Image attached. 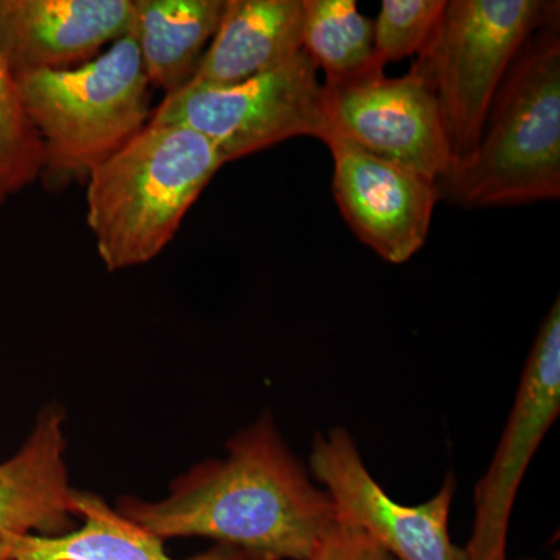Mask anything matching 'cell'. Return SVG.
<instances>
[{
    "label": "cell",
    "mask_w": 560,
    "mask_h": 560,
    "mask_svg": "<svg viewBox=\"0 0 560 560\" xmlns=\"http://www.w3.org/2000/svg\"><path fill=\"white\" fill-rule=\"evenodd\" d=\"M226 164L205 136L147 124L88 178L86 221L106 270L149 264Z\"/></svg>",
    "instance_id": "2"
},
{
    "label": "cell",
    "mask_w": 560,
    "mask_h": 560,
    "mask_svg": "<svg viewBox=\"0 0 560 560\" xmlns=\"http://www.w3.org/2000/svg\"><path fill=\"white\" fill-rule=\"evenodd\" d=\"M323 88L326 135L341 136L434 184L451 171L436 92L418 62L397 79L374 69L359 79L324 83Z\"/></svg>",
    "instance_id": "7"
},
{
    "label": "cell",
    "mask_w": 560,
    "mask_h": 560,
    "mask_svg": "<svg viewBox=\"0 0 560 560\" xmlns=\"http://www.w3.org/2000/svg\"><path fill=\"white\" fill-rule=\"evenodd\" d=\"M302 0H226L212 44L189 83L231 86L302 50Z\"/></svg>",
    "instance_id": "13"
},
{
    "label": "cell",
    "mask_w": 560,
    "mask_h": 560,
    "mask_svg": "<svg viewBox=\"0 0 560 560\" xmlns=\"http://www.w3.org/2000/svg\"><path fill=\"white\" fill-rule=\"evenodd\" d=\"M526 560H534V559H526Z\"/></svg>",
    "instance_id": "20"
},
{
    "label": "cell",
    "mask_w": 560,
    "mask_h": 560,
    "mask_svg": "<svg viewBox=\"0 0 560 560\" xmlns=\"http://www.w3.org/2000/svg\"><path fill=\"white\" fill-rule=\"evenodd\" d=\"M16 81L43 139L40 179L51 190L88 180L150 121V83L130 33L79 68L25 73Z\"/></svg>",
    "instance_id": "4"
},
{
    "label": "cell",
    "mask_w": 560,
    "mask_h": 560,
    "mask_svg": "<svg viewBox=\"0 0 560 560\" xmlns=\"http://www.w3.org/2000/svg\"><path fill=\"white\" fill-rule=\"evenodd\" d=\"M130 35L150 84L165 95L186 86L219 28L226 0H132Z\"/></svg>",
    "instance_id": "15"
},
{
    "label": "cell",
    "mask_w": 560,
    "mask_h": 560,
    "mask_svg": "<svg viewBox=\"0 0 560 560\" xmlns=\"http://www.w3.org/2000/svg\"><path fill=\"white\" fill-rule=\"evenodd\" d=\"M80 525L61 536H21L7 548V560H178L167 555L164 540L128 521L105 500L75 492ZM184 560H265L259 556L215 544Z\"/></svg>",
    "instance_id": "14"
},
{
    "label": "cell",
    "mask_w": 560,
    "mask_h": 560,
    "mask_svg": "<svg viewBox=\"0 0 560 560\" xmlns=\"http://www.w3.org/2000/svg\"><path fill=\"white\" fill-rule=\"evenodd\" d=\"M44 145L16 77L0 57V208L43 175Z\"/></svg>",
    "instance_id": "17"
},
{
    "label": "cell",
    "mask_w": 560,
    "mask_h": 560,
    "mask_svg": "<svg viewBox=\"0 0 560 560\" xmlns=\"http://www.w3.org/2000/svg\"><path fill=\"white\" fill-rule=\"evenodd\" d=\"M323 142L334 158V197L350 230L389 264H405L429 237L438 184L341 136Z\"/></svg>",
    "instance_id": "10"
},
{
    "label": "cell",
    "mask_w": 560,
    "mask_h": 560,
    "mask_svg": "<svg viewBox=\"0 0 560 560\" xmlns=\"http://www.w3.org/2000/svg\"><path fill=\"white\" fill-rule=\"evenodd\" d=\"M464 208L521 206L560 197L559 21L534 33L517 55L471 160L438 183Z\"/></svg>",
    "instance_id": "3"
},
{
    "label": "cell",
    "mask_w": 560,
    "mask_h": 560,
    "mask_svg": "<svg viewBox=\"0 0 560 560\" xmlns=\"http://www.w3.org/2000/svg\"><path fill=\"white\" fill-rule=\"evenodd\" d=\"M308 466L334 506L335 522L370 534L396 560H466L448 534L456 478L445 477L433 499L396 503L364 466L346 429L315 434Z\"/></svg>",
    "instance_id": "8"
},
{
    "label": "cell",
    "mask_w": 560,
    "mask_h": 560,
    "mask_svg": "<svg viewBox=\"0 0 560 560\" xmlns=\"http://www.w3.org/2000/svg\"><path fill=\"white\" fill-rule=\"evenodd\" d=\"M560 412V301L545 316L488 470L475 488L466 560H508V530L530 460Z\"/></svg>",
    "instance_id": "9"
},
{
    "label": "cell",
    "mask_w": 560,
    "mask_h": 560,
    "mask_svg": "<svg viewBox=\"0 0 560 560\" xmlns=\"http://www.w3.org/2000/svg\"><path fill=\"white\" fill-rule=\"evenodd\" d=\"M65 412L47 407L16 455L0 464V560L21 536L55 537L77 526L65 453Z\"/></svg>",
    "instance_id": "12"
},
{
    "label": "cell",
    "mask_w": 560,
    "mask_h": 560,
    "mask_svg": "<svg viewBox=\"0 0 560 560\" xmlns=\"http://www.w3.org/2000/svg\"><path fill=\"white\" fill-rule=\"evenodd\" d=\"M556 21L559 2H447L440 25L416 62L436 92L451 150L448 173L466 165L477 151L493 98L523 46Z\"/></svg>",
    "instance_id": "5"
},
{
    "label": "cell",
    "mask_w": 560,
    "mask_h": 560,
    "mask_svg": "<svg viewBox=\"0 0 560 560\" xmlns=\"http://www.w3.org/2000/svg\"><path fill=\"white\" fill-rule=\"evenodd\" d=\"M302 50L326 73V84L383 69L374 57V21L353 0H302Z\"/></svg>",
    "instance_id": "16"
},
{
    "label": "cell",
    "mask_w": 560,
    "mask_h": 560,
    "mask_svg": "<svg viewBox=\"0 0 560 560\" xmlns=\"http://www.w3.org/2000/svg\"><path fill=\"white\" fill-rule=\"evenodd\" d=\"M311 560H396L370 534L334 522L320 537Z\"/></svg>",
    "instance_id": "19"
},
{
    "label": "cell",
    "mask_w": 560,
    "mask_h": 560,
    "mask_svg": "<svg viewBox=\"0 0 560 560\" xmlns=\"http://www.w3.org/2000/svg\"><path fill=\"white\" fill-rule=\"evenodd\" d=\"M116 511L164 541L205 537L265 560H311L335 522L329 495L291 453L270 412L228 441L224 458L176 478L165 499L121 497Z\"/></svg>",
    "instance_id": "1"
},
{
    "label": "cell",
    "mask_w": 560,
    "mask_h": 560,
    "mask_svg": "<svg viewBox=\"0 0 560 560\" xmlns=\"http://www.w3.org/2000/svg\"><path fill=\"white\" fill-rule=\"evenodd\" d=\"M149 124L190 128L230 162L298 136L323 139L324 88L315 62L301 50L278 68L231 86L187 83L165 95Z\"/></svg>",
    "instance_id": "6"
},
{
    "label": "cell",
    "mask_w": 560,
    "mask_h": 560,
    "mask_svg": "<svg viewBox=\"0 0 560 560\" xmlns=\"http://www.w3.org/2000/svg\"><path fill=\"white\" fill-rule=\"evenodd\" d=\"M445 0H383L374 22V57L385 68L390 61L420 54L442 20Z\"/></svg>",
    "instance_id": "18"
},
{
    "label": "cell",
    "mask_w": 560,
    "mask_h": 560,
    "mask_svg": "<svg viewBox=\"0 0 560 560\" xmlns=\"http://www.w3.org/2000/svg\"><path fill=\"white\" fill-rule=\"evenodd\" d=\"M132 0H0V57L14 77L84 65L131 31Z\"/></svg>",
    "instance_id": "11"
}]
</instances>
